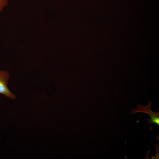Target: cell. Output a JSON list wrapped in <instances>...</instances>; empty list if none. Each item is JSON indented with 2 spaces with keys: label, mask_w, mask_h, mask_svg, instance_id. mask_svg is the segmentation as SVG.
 Returning <instances> with one entry per match:
<instances>
[{
  "label": "cell",
  "mask_w": 159,
  "mask_h": 159,
  "mask_svg": "<svg viewBox=\"0 0 159 159\" xmlns=\"http://www.w3.org/2000/svg\"><path fill=\"white\" fill-rule=\"evenodd\" d=\"M9 77L10 74L6 71L0 70V94L14 100L16 96L10 91L7 86Z\"/></svg>",
  "instance_id": "2"
},
{
  "label": "cell",
  "mask_w": 159,
  "mask_h": 159,
  "mask_svg": "<svg viewBox=\"0 0 159 159\" xmlns=\"http://www.w3.org/2000/svg\"><path fill=\"white\" fill-rule=\"evenodd\" d=\"M8 4V0H0V12L2 11L3 9Z\"/></svg>",
  "instance_id": "3"
},
{
  "label": "cell",
  "mask_w": 159,
  "mask_h": 159,
  "mask_svg": "<svg viewBox=\"0 0 159 159\" xmlns=\"http://www.w3.org/2000/svg\"><path fill=\"white\" fill-rule=\"evenodd\" d=\"M148 105L147 106L141 105L140 104L136 106V108L131 110V113L134 114L137 112H143L147 113L150 116L151 118H147L146 120L150 124L156 123L159 126V112L156 111L154 112L151 110L152 103L151 100L148 101Z\"/></svg>",
  "instance_id": "1"
}]
</instances>
